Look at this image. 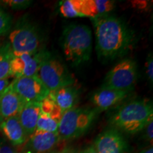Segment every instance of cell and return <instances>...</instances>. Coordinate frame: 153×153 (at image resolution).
Masks as SVG:
<instances>
[{
  "label": "cell",
  "mask_w": 153,
  "mask_h": 153,
  "mask_svg": "<svg viewBox=\"0 0 153 153\" xmlns=\"http://www.w3.org/2000/svg\"><path fill=\"white\" fill-rule=\"evenodd\" d=\"M91 21L95 28L96 50L101 60L123 56L133 46L134 33L120 19L106 14Z\"/></svg>",
  "instance_id": "obj_1"
},
{
  "label": "cell",
  "mask_w": 153,
  "mask_h": 153,
  "mask_svg": "<svg viewBox=\"0 0 153 153\" xmlns=\"http://www.w3.org/2000/svg\"><path fill=\"white\" fill-rule=\"evenodd\" d=\"M153 119V106L149 99L134 100L112 115L110 123L114 128L133 135L143 131Z\"/></svg>",
  "instance_id": "obj_2"
},
{
  "label": "cell",
  "mask_w": 153,
  "mask_h": 153,
  "mask_svg": "<svg viewBox=\"0 0 153 153\" xmlns=\"http://www.w3.org/2000/svg\"><path fill=\"white\" fill-rule=\"evenodd\" d=\"M62 49L66 60L78 66L90 59L92 52V33L88 26L72 24L65 28L61 38Z\"/></svg>",
  "instance_id": "obj_3"
},
{
  "label": "cell",
  "mask_w": 153,
  "mask_h": 153,
  "mask_svg": "<svg viewBox=\"0 0 153 153\" xmlns=\"http://www.w3.org/2000/svg\"><path fill=\"white\" fill-rule=\"evenodd\" d=\"M38 76L50 91L73 85L75 81L67 67L56 57L45 51H40Z\"/></svg>",
  "instance_id": "obj_4"
},
{
  "label": "cell",
  "mask_w": 153,
  "mask_h": 153,
  "mask_svg": "<svg viewBox=\"0 0 153 153\" xmlns=\"http://www.w3.org/2000/svg\"><path fill=\"white\" fill-rule=\"evenodd\" d=\"M96 116V110L76 107L63 113L57 131L60 140L81 136L91 127Z\"/></svg>",
  "instance_id": "obj_5"
},
{
  "label": "cell",
  "mask_w": 153,
  "mask_h": 153,
  "mask_svg": "<svg viewBox=\"0 0 153 153\" xmlns=\"http://www.w3.org/2000/svg\"><path fill=\"white\" fill-rule=\"evenodd\" d=\"M137 77L136 62L130 58L124 59L106 74L102 87L129 92L135 87Z\"/></svg>",
  "instance_id": "obj_6"
},
{
  "label": "cell",
  "mask_w": 153,
  "mask_h": 153,
  "mask_svg": "<svg viewBox=\"0 0 153 153\" xmlns=\"http://www.w3.org/2000/svg\"><path fill=\"white\" fill-rule=\"evenodd\" d=\"M13 53L36 54L39 52L41 38L37 27L22 21L16 25L9 36Z\"/></svg>",
  "instance_id": "obj_7"
},
{
  "label": "cell",
  "mask_w": 153,
  "mask_h": 153,
  "mask_svg": "<svg viewBox=\"0 0 153 153\" xmlns=\"http://www.w3.org/2000/svg\"><path fill=\"white\" fill-rule=\"evenodd\" d=\"M11 85L15 92L26 103L41 102L50 93L38 76L16 77Z\"/></svg>",
  "instance_id": "obj_8"
},
{
  "label": "cell",
  "mask_w": 153,
  "mask_h": 153,
  "mask_svg": "<svg viewBox=\"0 0 153 153\" xmlns=\"http://www.w3.org/2000/svg\"><path fill=\"white\" fill-rule=\"evenodd\" d=\"M93 146L98 153H128V144L117 129H107L96 137Z\"/></svg>",
  "instance_id": "obj_9"
},
{
  "label": "cell",
  "mask_w": 153,
  "mask_h": 153,
  "mask_svg": "<svg viewBox=\"0 0 153 153\" xmlns=\"http://www.w3.org/2000/svg\"><path fill=\"white\" fill-rule=\"evenodd\" d=\"M40 51L36 54L13 53V57L10 62L11 76H14L16 78L38 76Z\"/></svg>",
  "instance_id": "obj_10"
},
{
  "label": "cell",
  "mask_w": 153,
  "mask_h": 153,
  "mask_svg": "<svg viewBox=\"0 0 153 153\" xmlns=\"http://www.w3.org/2000/svg\"><path fill=\"white\" fill-rule=\"evenodd\" d=\"M128 93L101 87L94 93L91 101L96 107V110L106 111L120 104L127 97Z\"/></svg>",
  "instance_id": "obj_11"
},
{
  "label": "cell",
  "mask_w": 153,
  "mask_h": 153,
  "mask_svg": "<svg viewBox=\"0 0 153 153\" xmlns=\"http://www.w3.org/2000/svg\"><path fill=\"white\" fill-rule=\"evenodd\" d=\"M26 102L12 89L11 85L0 94V118L1 120L18 116Z\"/></svg>",
  "instance_id": "obj_12"
},
{
  "label": "cell",
  "mask_w": 153,
  "mask_h": 153,
  "mask_svg": "<svg viewBox=\"0 0 153 153\" xmlns=\"http://www.w3.org/2000/svg\"><path fill=\"white\" fill-rule=\"evenodd\" d=\"M48 95L65 113L75 107L79 101V91L76 87L70 85L50 91Z\"/></svg>",
  "instance_id": "obj_13"
},
{
  "label": "cell",
  "mask_w": 153,
  "mask_h": 153,
  "mask_svg": "<svg viewBox=\"0 0 153 153\" xmlns=\"http://www.w3.org/2000/svg\"><path fill=\"white\" fill-rule=\"evenodd\" d=\"M30 145L38 153H45L52 150L60 141L58 132H48L36 130L30 135Z\"/></svg>",
  "instance_id": "obj_14"
},
{
  "label": "cell",
  "mask_w": 153,
  "mask_h": 153,
  "mask_svg": "<svg viewBox=\"0 0 153 153\" xmlns=\"http://www.w3.org/2000/svg\"><path fill=\"white\" fill-rule=\"evenodd\" d=\"M40 113V102H28L25 104L18 115L19 121L28 137L36 131Z\"/></svg>",
  "instance_id": "obj_15"
},
{
  "label": "cell",
  "mask_w": 153,
  "mask_h": 153,
  "mask_svg": "<svg viewBox=\"0 0 153 153\" xmlns=\"http://www.w3.org/2000/svg\"><path fill=\"white\" fill-rule=\"evenodd\" d=\"M0 128L5 136L14 145L23 144L28 137L19 121L18 116L3 120L0 123Z\"/></svg>",
  "instance_id": "obj_16"
},
{
  "label": "cell",
  "mask_w": 153,
  "mask_h": 153,
  "mask_svg": "<svg viewBox=\"0 0 153 153\" xmlns=\"http://www.w3.org/2000/svg\"><path fill=\"white\" fill-rule=\"evenodd\" d=\"M115 1L109 0H82L83 17L91 19L108 14L114 9Z\"/></svg>",
  "instance_id": "obj_17"
},
{
  "label": "cell",
  "mask_w": 153,
  "mask_h": 153,
  "mask_svg": "<svg viewBox=\"0 0 153 153\" xmlns=\"http://www.w3.org/2000/svg\"><path fill=\"white\" fill-rule=\"evenodd\" d=\"M13 57V51L9 43L0 46V79L11 76L10 62Z\"/></svg>",
  "instance_id": "obj_18"
},
{
  "label": "cell",
  "mask_w": 153,
  "mask_h": 153,
  "mask_svg": "<svg viewBox=\"0 0 153 153\" xmlns=\"http://www.w3.org/2000/svg\"><path fill=\"white\" fill-rule=\"evenodd\" d=\"M60 12L67 18L83 17L82 0H66L62 1L60 7Z\"/></svg>",
  "instance_id": "obj_19"
},
{
  "label": "cell",
  "mask_w": 153,
  "mask_h": 153,
  "mask_svg": "<svg viewBox=\"0 0 153 153\" xmlns=\"http://www.w3.org/2000/svg\"><path fill=\"white\" fill-rule=\"evenodd\" d=\"M59 123L60 121L50 116L48 114L41 111L36 130L55 133L58 131Z\"/></svg>",
  "instance_id": "obj_20"
},
{
  "label": "cell",
  "mask_w": 153,
  "mask_h": 153,
  "mask_svg": "<svg viewBox=\"0 0 153 153\" xmlns=\"http://www.w3.org/2000/svg\"><path fill=\"white\" fill-rule=\"evenodd\" d=\"M40 104H41V112L48 114L52 118L58 121H60L63 113L56 104V103L49 97V95H48L47 97L41 101Z\"/></svg>",
  "instance_id": "obj_21"
},
{
  "label": "cell",
  "mask_w": 153,
  "mask_h": 153,
  "mask_svg": "<svg viewBox=\"0 0 153 153\" xmlns=\"http://www.w3.org/2000/svg\"><path fill=\"white\" fill-rule=\"evenodd\" d=\"M12 26V19L8 13L1 9L0 10V36L9 33Z\"/></svg>",
  "instance_id": "obj_22"
},
{
  "label": "cell",
  "mask_w": 153,
  "mask_h": 153,
  "mask_svg": "<svg viewBox=\"0 0 153 153\" xmlns=\"http://www.w3.org/2000/svg\"><path fill=\"white\" fill-rule=\"evenodd\" d=\"M2 2L14 10L25 9L32 4V1L29 0H6Z\"/></svg>",
  "instance_id": "obj_23"
},
{
  "label": "cell",
  "mask_w": 153,
  "mask_h": 153,
  "mask_svg": "<svg viewBox=\"0 0 153 153\" xmlns=\"http://www.w3.org/2000/svg\"><path fill=\"white\" fill-rule=\"evenodd\" d=\"M145 131V139L150 143L151 146H152L153 140V120L149 123L148 125L143 129Z\"/></svg>",
  "instance_id": "obj_24"
},
{
  "label": "cell",
  "mask_w": 153,
  "mask_h": 153,
  "mask_svg": "<svg viewBox=\"0 0 153 153\" xmlns=\"http://www.w3.org/2000/svg\"><path fill=\"white\" fill-rule=\"evenodd\" d=\"M146 73L148 75L149 82L152 84L153 82V60H152V55L150 54L149 55L148 61L146 62Z\"/></svg>",
  "instance_id": "obj_25"
},
{
  "label": "cell",
  "mask_w": 153,
  "mask_h": 153,
  "mask_svg": "<svg viewBox=\"0 0 153 153\" xmlns=\"http://www.w3.org/2000/svg\"><path fill=\"white\" fill-rule=\"evenodd\" d=\"M9 85H10V82H9V78L0 79V94L3 93V91L9 87Z\"/></svg>",
  "instance_id": "obj_26"
},
{
  "label": "cell",
  "mask_w": 153,
  "mask_h": 153,
  "mask_svg": "<svg viewBox=\"0 0 153 153\" xmlns=\"http://www.w3.org/2000/svg\"><path fill=\"white\" fill-rule=\"evenodd\" d=\"M0 153H13V150L9 145L0 143Z\"/></svg>",
  "instance_id": "obj_27"
},
{
  "label": "cell",
  "mask_w": 153,
  "mask_h": 153,
  "mask_svg": "<svg viewBox=\"0 0 153 153\" xmlns=\"http://www.w3.org/2000/svg\"><path fill=\"white\" fill-rule=\"evenodd\" d=\"M58 153H80V151L78 150L77 149L68 147V148H64L62 150L58 152Z\"/></svg>",
  "instance_id": "obj_28"
},
{
  "label": "cell",
  "mask_w": 153,
  "mask_h": 153,
  "mask_svg": "<svg viewBox=\"0 0 153 153\" xmlns=\"http://www.w3.org/2000/svg\"><path fill=\"white\" fill-rule=\"evenodd\" d=\"M80 153H98L97 152V150H95L94 147L93 145H91V146L87 147L86 148L85 150L82 151H80Z\"/></svg>",
  "instance_id": "obj_29"
},
{
  "label": "cell",
  "mask_w": 153,
  "mask_h": 153,
  "mask_svg": "<svg viewBox=\"0 0 153 153\" xmlns=\"http://www.w3.org/2000/svg\"><path fill=\"white\" fill-rule=\"evenodd\" d=\"M138 153H153V148L152 146L149 147V148L144 149V150H141L140 152H139Z\"/></svg>",
  "instance_id": "obj_30"
},
{
  "label": "cell",
  "mask_w": 153,
  "mask_h": 153,
  "mask_svg": "<svg viewBox=\"0 0 153 153\" xmlns=\"http://www.w3.org/2000/svg\"><path fill=\"white\" fill-rule=\"evenodd\" d=\"M51 153H58V152H52Z\"/></svg>",
  "instance_id": "obj_31"
},
{
  "label": "cell",
  "mask_w": 153,
  "mask_h": 153,
  "mask_svg": "<svg viewBox=\"0 0 153 153\" xmlns=\"http://www.w3.org/2000/svg\"><path fill=\"white\" fill-rule=\"evenodd\" d=\"M26 153H31V152H30V151H28V152H26Z\"/></svg>",
  "instance_id": "obj_32"
},
{
  "label": "cell",
  "mask_w": 153,
  "mask_h": 153,
  "mask_svg": "<svg viewBox=\"0 0 153 153\" xmlns=\"http://www.w3.org/2000/svg\"><path fill=\"white\" fill-rule=\"evenodd\" d=\"M1 121H2V120H1V118H0V123H1Z\"/></svg>",
  "instance_id": "obj_33"
},
{
  "label": "cell",
  "mask_w": 153,
  "mask_h": 153,
  "mask_svg": "<svg viewBox=\"0 0 153 153\" xmlns=\"http://www.w3.org/2000/svg\"><path fill=\"white\" fill-rule=\"evenodd\" d=\"M1 6H0V10H1Z\"/></svg>",
  "instance_id": "obj_34"
}]
</instances>
